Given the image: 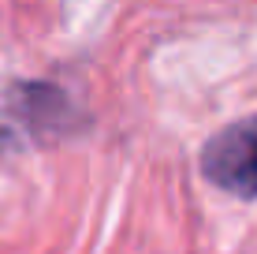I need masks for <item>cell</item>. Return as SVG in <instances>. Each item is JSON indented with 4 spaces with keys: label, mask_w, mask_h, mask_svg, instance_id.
<instances>
[{
    "label": "cell",
    "mask_w": 257,
    "mask_h": 254,
    "mask_svg": "<svg viewBox=\"0 0 257 254\" xmlns=\"http://www.w3.org/2000/svg\"><path fill=\"white\" fill-rule=\"evenodd\" d=\"M205 176L224 191L257 198V120L224 127L201 153Z\"/></svg>",
    "instance_id": "6da1fadb"
}]
</instances>
